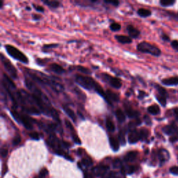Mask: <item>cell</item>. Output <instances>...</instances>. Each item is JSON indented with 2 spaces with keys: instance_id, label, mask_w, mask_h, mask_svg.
Masks as SVG:
<instances>
[{
  "instance_id": "obj_1",
  "label": "cell",
  "mask_w": 178,
  "mask_h": 178,
  "mask_svg": "<svg viewBox=\"0 0 178 178\" xmlns=\"http://www.w3.org/2000/svg\"><path fill=\"white\" fill-rule=\"evenodd\" d=\"M75 81L80 86L89 91L92 89L95 90L96 85L97 84V83L91 77L81 75H77L75 76Z\"/></svg>"
},
{
  "instance_id": "obj_2",
  "label": "cell",
  "mask_w": 178,
  "mask_h": 178,
  "mask_svg": "<svg viewBox=\"0 0 178 178\" xmlns=\"http://www.w3.org/2000/svg\"><path fill=\"white\" fill-rule=\"evenodd\" d=\"M137 49L140 52H143V53L150 54L154 56H160L161 53H162L161 50L157 46L148 43V42H141V43L138 44Z\"/></svg>"
},
{
  "instance_id": "obj_3",
  "label": "cell",
  "mask_w": 178,
  "mask_h": 178,
  "mask_svg": "<svg viewBox=\"0 0 178 178\" xmlns=\"http://www.w3.org/2000/svg\"><path fill=\"white\" fill-rule=\"evenodd\" d=\"M5 49L7 53L15 59L23 63V64H28V58L23 54L20 50L17 49L16 47L10 45H5Z\"/></svg>"
},
{
  "instance_id": "obj_4",
  "label": "cell",
  "mask_w": 178,
  "mask_h": 178,
  "mask_svg": "<svg viewBox=\"0 0 178 178\" xmlns=\"http://www.w3.org/2000/svg\"><path fill=\"white\" fill-rule=\"evenodd\" d=\"M1 61L2 64L4 65V68L6 70V72L8 73L10 78L12 79H17L18 78V72H17L16 68L13 65L8 58H6L3 54L1 55Z\"/></svg>"
},
{
  "instance_id": "obj_5",
  "label": "cell",
  "mask_w": 178,
  "mask_h": 178,
  "mask_svg": "<svg viewBox=\"0 0 178 178\" xmlns=\"http://www.w3.org/2000/svg\"><path fill=\"white\" fill-rule=\"evenodd\" d=\"M163 131L167 135L170 136V141L172 143L178 141V127L174 123L166 125L163 128Z\"/></svg>"
},
{
  "instance_id": "obj_6",
  "label": "cell",
  "mask_w": 178,
  "mask_h": 178,
  "mask_svg": "<svg viewBox=\"0 0 178 178\" xmlns=\"http://www.w3.org/2000/svg\"><path fill=\"white\" fill-rule=\"evenodd\" d=\"M103 76L104 80L109 83L110 86H112L114 89H118L122 86V81L120 79L117 78V77H114L110 76L109 75L107 74H102Z\"/></svg>"
},
{
  "instance_id": "obj_7",
  "label": "cell",
  "mask_w": 178,
  "mask_h": 178,
  "mask_svg": "<svg viewBox=\"0 0 178 178\" xmlns=\"http://www.w3.org/2000/svg\"><path fill=\"white\" fill-rule=\"evenodd\" d=\"M141 139V136L139 131L137 129L131 130L128 136V141L130 143H136Z\"/></svg>"
},
{
  "instance_id": "obj_8",
  "label": "cell",
  "mask_w": 178,
  "mask_h": 178,
  "mask_svg": "<svg viewBox=\"0 0 178 178\" xmlns=\"http://www.w3.org/2000/svg\"><path fill=\"white\" fill-rule=\"evenodd\" d=\"M127 31H128V33L130 38H137L140 35L139 30H138L137 28H135L131 24H129L127 27Z\"/></svg>"
},
{
  "instance_id": "obj_9",
  "label": "cell",
  "mask_w": 178,
  "mask_h": 178,
  "mask_svg": "<svg viewBox=\"0 0 178 178\" xmlns=\"http://www.w3.org/2000/svg\"><path fill=\"white\" fill-rule=\"evenodd\" d=\"M108 169L109 167L106 166H99L96 168H94L93 169V172L96 176H102L105 174Z\"/></svg>"
},
{
  "instance_id": "obj_10",
  "label": "cell",
  "mask_w": 178,
  "mask_h": 178,
  "mask_svg": "<svg viewBox=\"0 0 178 178\" xmlns=\"http://www.w3.org/2000/svg\"><path fill=\"white\" fill-rule=\"evenodd\" d=\"M106 97H107L108 99V104H112V101L114 102H118L119 100V96L117 95V94L114 93V92L109 91V90H107L106 92Z\"/></svg>"
},
{
  "instance_id": "obj_11",
  "label": "cell",
  "mask_w": 178,
  "mask_h": 178,
  "mask_svg": "<svg viewBox=\"0 0 178 178\" xmlns=\"http://www.w3.org/2000/svg\"><path fill=\"white\" fill-rule=\"evenodd\" d=\"M20 123H22V124L25 127V128L27 129H31L33 128V125L31 124L29 119L24 115L20 114Z\"/></svg>"
},
{
  "instance_id": "obj_12",
  "label": "cell",
  "mask_w": 178,
  "mask_h": 178,
  "mask_svg": "<svg viewBox=\"0 0 178 178\" xmlns=\"http://www.w3.org/2000/svg\"><path fill=\"white\" fill-rule=\"evenodd\" d=\"M115 38H116L119 43L122 44H129L132 42V40H131L130 37L125 35H116V36H115Z\"/></svg>"
},
{
  "instance_id": "obj_13",
  "label": "cell",
  "mask_w": 178,
  "mask_h": 178,
  "mask_svg": "<svg viewBox=\"0 0 178 178\" xmlns=\"http://www.w3.org/2000/svg\"><path fill=\"white\" fill-rule=\"evenodd\" d=\"M49 69L52 71H53L54 72L59 75L64 74V73L66 72V70H64V68L57 64H52L49 66Z\"/></svg>"
},
{
  "instance_id": "obj_14",
  "label": "cell",
  "mask_w": 178,
  "mask_h": 178,
  "mask_svg": "<svg viewBox=\"0 0 178 178\" xmlns=\"http://www.w3.org/2000/svg\"><path fill=\"white\" fill-rule=\"evenodd\" d=\"M125 113H126L127 116L129 117V118H137L138 116H139V114L138 113L137 111L134 110L131 106H125Z\"/></svg>"
},
{
  "instance_id": "obj_15",
  "label": "cell",
  "mask_w": 178,
  "mask_h": 178,
  "mask_svg": "<svg viewBox=\"0 0 178 178\" xmlns=\"http://www.w3.org/2000/svg\"><path fill=\"white\" fill-rule=\"evenodd\" d=\"M162 83L166 86H176L178 85V77H171V78L164 79L162 80Z\"/></svg>"
},
{
  "instance_id": "obj_16",
  "label": "cell",
  "mask_w": 178,
  "mask_h": 178,
  "mask_svg": "<svg viewBox=\"0 0 178 178\" xmlns=\"http://www.w3.org/2000/svg\"><path fill=\"white\" fill-rule=\"evenodd\" d=\"M110 146L114 151H118L119 149V141L118 140L114 137H109Z\"/></svg>"
},
{
  "instance_id": "obj_17",
  "label": "cell",
  "mask_w": 178,
  "mask_h": 178,
  "mask_svg": "<svg viewBox=\"0 0 178 178\" xmlns=\"http://www.w3.org/2000/svg\"><path fill=\"white\" fill-rule=\"evenodd\" d=\"M3 77H4V81L3 82L5 83V84L7 86L8 88H10V89H16V85H15V83H13V81L11 80V79L9 78L7 75H6L5 73H4L3 74Z\"/></svg>"
},
{
  "instance_id": "obj_18",
  "label": "cell",
  "mask_w": 178,
  "mask_h": 178,
  "mask_svg": "<svg viewBox=\"0 0 178 178\" xmlns=\"http://www.w3.org/2000/svg\"><path fill=\"white\" fill-rule=\"evenodd\" d=\"M63 109H64V112L66 114L68 115V116L70 117V118L72 119V120L74 121V122H76V115L74 113V112L68 107V106H63Z\"/></svg>"
},
{
  "instance_id": "obj_19",
  "label": "cell",
  "mask_w": 178,
  "mask_h": 178,
  "mask_svg": "<svg viewBox=\"0 0 178 178\" xmlns=\"http://www.w3.org/2000/svg\"><path fill=\"white\" fill-rule=\"evenodd\" d=\"M137 154H138L137 152L136 151L129 152L125 157V161H126V162H133V161L135 160V159L137 158Z\"/></svg>"
},
{
  "instance_id": "obj_20",
  "label": "cell",
  "mask_w": 178,
  "mask_h": 178,
  "mask_svg": "<svg viewBox=\"0 0 178 178\" xmlns=\"http://www.w3.org/2000/svg\"><path fill=\"white\" fill-rule=\"evenodd\" d=\"M148 112H149L150 114L156 116V115H158L160 113V109L159 107V106L157 105V104H154V105L150 106L148 108Z\"/></svg>"
},
{
  "instance_id": "obj_21",
  "label": "cell",
  "mask_w": 178,
  "mask_h": 178,
  "mask_svg": "<svg viewBox=\"0 0 178 178\" xmlns=\"http://www.w3.org/2000/svg\"><path fill=\"white\" fill-rule=\"evenodd\" d=\"M116 116L117 120L120 123H123L125 120V114L120 109H118L116 111Z\"/></svg>"
},
{
  "instance_id": "obj_22",
  "label": "cell",
  "mask_w": 178,
  "mask_h": 178,
  "mask_svg": "<svg viewBox=\"0 0 178 178\" xmlns=\"http://www.w3.org/2000/svg\"><path fill=\"white\" fill-rule=\"evenodd\" d=\"M43 3L51 8H58L60 6V2L58 1H53V0H45L43 1Z\"/></svg>"
},
{
  "instance_id": "obj_23",
  "label": "cell",
  "mask_w": 178,
  "mask_h": 178,
  "mask_svg": "<svg viewBox=\"0 0 178 178\" xmlns=\"http://www.w3.org/2000/svg\"><path fill=\"white\" fill-rule=\"evenodd\" d=\"M137 13L142 18H146V17L150 16L151 15V11L150 10L146 9V8H139L138 10Z\"/></svg>"
},
{
  "instance_id": "obj_24",
  "label": "cell",
  "mask_w": 178,
  "mask_h": 178,
  "mask_svg": "<svg viewBox=\"0 0 178 178\" xmlns=\"http://www.w3.org/2000/svg\"><path fill=\"white\" fill-rule=\"evenodd\" d=\"M106 127L109 131H114L116 129L115 125L113 123V121L109 118H107L106 120Z\"/></svg>"
},
{
  "instance_id": "obj_25",
  "label": "cell",
  "mask_w": 178,
  "mask_h": 178,
  "mask_svg": "<svg viewBox=\"0 0 178 178\" xmlns=\"http://www.w3.org/2000/svg\"><path fill=\"white\" fill-rule=\"evenodd\" d=\"M155 88H156L157 91V92H158L159 95L164 96V97H168V93H167V91L164 89V88L162 87L160 85H155Z\"/></svg>"
},
{
  "instance_id": "obj_26",
  "label": "cell",
  "mask_w": 178,
  "mask_h": 178,
  "mask_svg": "<svg viewBox=\"0 0 178 178\" xmlns=\"http://www.w3.org/2000/svg\"><path fill=\"white\" fill-rule=\"evenodd\" d=\"M156 98L157 100V101L160 102L161 105H162L163 106H165L166 105V97H164V96H162L160 95H156Z\"/></svg>"
},
{
  "instance_id": "obj_27",
  "label": "cell",
  "mask_w": 178,
  "mask_h": 178,
  "mask_svg": "<svg viewBox=\"0 0 178 178\" xmlns=\"http://www.w3.org/2000/svg\"><path fill=\"white\" fill-rule=\"evenodd\" d=\"M75 68L79 72H82V73H84V74H86V75H89L91 74V71H90L89 69H88L86 68H85V67L83 66H77L76 67H75Z\"/></svg>"
},
{
  "instance_id": "obj_28",
  "label": "cell",
  "mask_w": 178,
  "mask_h": 178,
  "mask_svg": "<svg viewBox=\"0 0 178 178\" xmlns=\"http://www.w3.org/2000/svg\"><path fill=\"white\" fill-rule=\"evenodd\" d=\"M160 3L162 6H171L175 3V0H161Z\"/></svg>"
},
{
  "instance_id": "obj_29",
  "label": "cell",
  "mask_w": 178,
  "mask_h": 178,
  "mask_svg": "<svg viewBox=\"0 0 178 178\" xmlns=\"http://www.w3.org/2000/svg\"><path fill=\"white\" fill-rule=\"evenodd\" d=\"M139 133H140V136H141V140L147 139V137H148V134H149V131H148V129H146L145 128L141 129V130L139 131Z\"/></svg>"
},
{
  "instance_id": "obj_30",
  "label": "cell",
  "mask_w": 178,
  "mask_h": 178,
  "mask_svg": "<svg viewBox=\"0 0 178 178\" xmlns=\"http://www.w3.org/2000/svg\"><path fill=\"white\" fill-rule=\"evenodd\" d=\"M121 28V25L119 23L114 22L110 25V29L113 31H119Z\"/></svg>"
},
{
  "instance_id": "obj_31",
  "label": "cell",
  "mask_w": 178,
  "mask_h": 178,
  "mask_svg": "<svg viewBox=\"0 0 178 178\" xmlns=\"http://www.w3.org/2000/svg\"><path fill=\"white\" fill-rule=\"evenodd\" d=\"M118 139L120 143L122 145H125L126 141H125V132L123 131H120L118 135Z\"/></svg>"
},
{
  "instance_id": "obj_32",
  "label": "cell",
  "mask_w": 178,
  "mask_h": 178,
  "mask_svg": "<svg viewBox=\"0 0 178 178\" xmlns=\"http://www.w3.org/2000/svg\"><path fill=\"white\" fill-rule=\"evenodd\" d=\"M113 166L115 168H119L122 167V162L121 161L119 160V159H116L114 161V163H113Z\"/></svg>"
},
{
  "instance_id": "obj_33",
  "label": "cell",
  "mask_w": 178,
  "mask_h": 178,
  "mask_svg": "<svg viewBox=\"0 0 178 178\" xmlns=\"http://www.w3.org/2000/svg\"><path fill=\"white\" fill-rule=\"evenodd\" d=\"M81 162H82L83 166H90L93 164V162L91 159H83Z\"/></svg>"
},
{
  "instance_id": "obj_34",
  "label": "cell",
  "mask_w": 178,
  "mask_h": 178,
  "mask_svg": "<svg viewBox=\"0 0 178 178\" xmlns=\"http://www.w3.org/2000/svg\"><path fill=\"white\" fill-rule=\"evenodd\" d=\"M21 142V137L20 135H16L15 138L13 140V146H18L19 143Z\"/></svg>"
},
{
  "instance_id": "obj_35",
  "label": "cell",
  "mask_w": 178,
  "mask_h": 178,
  "mask_svg": "<svg viewBox=\"0 0 178 178\" xmlns=\"http://www.w3.org/2000/svg\"><path fill=\"white\" fill-rule=\"evenodd\" d=\"M29 136L32 139H34V140H39L40 139V136L38 134V133L36 132V131H33V132L29 133Z\"/></svg>"
},
{
  "instance_id": "obj_36",
  "label": "cell",
  "mask_w": 178,
  "mask_h": 178,
  "mask_svg": "<svg viewBox=\"0 0 178 178\" xmlns=\"http://www.w3.org/2000/svg\"><path fill=\"white\" fill-rule=\"evenodd\" d=\"M58 46V44H49V45H43V49H51V48H54L56 47H57Z\"/></svg>"
},
{
  "instance_id": "obj_37",
  "label": "cell",
  "mask_w": 178,
  "mask_h": 178,
  "mask_svg": "<svg viewBox=\"0 0 178 178\" xmlns=\"http://www.w3.org/2000/svg\"><path fill=\"white\" fill-rule=\"evenodd\" d=\"M65 124H66L67 128H68L71 131H75L74 129V127H73L72 123H71L70 121L67 120H65Z\"/></svg>"
},
{
  "instance_id": "obj_38",
  "label": "cell",
  "mask_w": 178,
  "mask_h": 178,
  "mask_svg": "<svg viewBox=\"0 0 178 178\" xmlns=\"http://www.w3.org/2000/svg\"><path fill=\"white\" fill-rule=\"evenodd\" d=\"M170 172L173 175H178V166H173L170 168Z\"/></svg>"
},
{
  "instance_id": "obj_39",
  "label": "cell",
  "mask_w": 178,
  "mask_h": 178,
  "mask_svg": "<svg viewBox=\"0 0 178 178\" xmlns=\"http://www.w3.org/2000/svg\"><path fill=\"white\" fill-rule=\"evenodd\" d=\"M72 139H73V141H74V142L75 143L81 144L80 139H79V138L77 137L76 134H72Z\"/></svg>"
},
{
  "instance_id": "obj_40",
  "label": "cell",
  "mask_w": 178,
  "mask_h": 178,
  "mask_svg": "<svg viewBox=\"0 0 178 178\" xmlns=\"http://www.w3.org/2000/svg\"><path fill=\"white\" fill-rule=\"evenodd\" d=\"M104 2L106 4H114V6H117L119 4V1H117V0H115V1H108V0H105Z\"/></svg>"
},
{
  "instance_id": "obj_41",
  "label": "cell",
  "mask_w": 178,
  "mask_h": 178,
  "mask_svg": "<svg viewBox=\"0 0 178 178\" xmlns=\"http://www.w3.org/2000/svg\"><path fill=\"white\" fill-rule=\"evenodd\" d=\"M1 154L2 157H6L8 154V150L6 148H2L1 151Z\"/></svg>"
},
{
  "instance_id": "obj_42",
  "label": "cell",
  "mask_w": 178,
  "mask_h": 178,
  "mask_svg": "<svg viewBox=\"0 0 178 178\" xmlns=\"http://www.w3.org/2000/svg\"><path fill=\"white\" fill-rule=\"evenodd\" d=\"M33 6L34 7V8L37 11H40V12H43L44 11V8L42 7L41 6H36L35 4H33Z\"/></svg>"
},
{
  "instance_id": "obj_43",
  "label": "cell",
  "mask_w": 178,
  "mask_h": 178,
  "mask_svg": "<svg viewBox=\"0 0 178 178\" xmlns=\"http://www.w3.org/2000/svg\"><path fill=\"white\" fill-rule=\"evenodd\" d=\"M48 173L47 169L45 168H43L42 169L41 171V172H40V176L41 177H45V175H47V174Z\"/></svg>"
},
{
  "instance_id": "obj_44",
  "label": "cell",
  "mask_w": 178,
  "mask_h": 178,
  "mask_svg": "<svg viewBox=\"0 0 178 178\" xmlns=\"http://www.w3.org/2000/svg\"><path fill=\"white\" fill-rule=\"evenodd\" d=\"M144 120H145V123L146 124L148 125H150L152 124L151 123V120H150V117L148 116H144Z\"/></svg>"
},
{
  "instance_id": "obj_45",
  "label": "cell",
  "mask_w": 178,
  "mask_h": 178,
  "mask_svg": "<svg viewBox=\"0 0 178 178\" xmlns=\"http://www.w3.org/2000/svg\"><path fill=\"white\" fill-rule=\"evenodd\" d=\"M134 166H129L127 168V173L128 174H131L134 173Z\"/></svg>"
},
{
  "instance_id": "obj_46",
  "label": "cell",
  "mask_w": 178,
  "mask_h": 178,
  "mask_svg": "<svg viewBox=\"0 0 178 178\" xmlns=\"http://www.w3.org/2000/svg\"><path fill=\"white\" fill-rule=\"evenodd\" d=\"M171 45H172L173 47H174L175 49H177L178 48V41H173L171 43Z\"/></svg>"
},
{
  "instance_id": "obj_47",
  "label": "cell",
  "mask_w": 178,
  "mask_h": 178,
  "mask_svg": "<svg viewBox=\"0 0 178 178\" xmlns=\"http://www.w3.org/2000/svg\"><path fill=\"white\" fill-rule=\"evenodd\" d=\"M173 113H174V115L175 116V118L178 121V108H175L173 109Z\"/></svg>"
},
{
  "instance_id": "obj_48",
  "label": "cell",
  "mask_w": 178,
  "mask_h": 178,
  "mask_svg": "<svg viewBox=\"0 0 178 178\" xmlns=\"http://www.w3.org/2000/svg\"><path fill=\"white\" fill-rule=\"evenodd\" d=\"M146 95V93H145V92L143 91H139V97L140 98V99H142V98H143Z\"/></svg>"
},
{
  "instance_id": "obj_49",
  "label": "cell",
  "mask_w": 178,
  "mask_h": 178,
  "mask_svg": "<svg viewBox=\"0 0 178 178\" xmlns=\"http://www.w3.org/2000/svg\"><path fill=\"white\" fill-rule=\"evenodd\" d=\"M33 20H38L41 19V16H38V15H36V14H33Z\"/></svg>"
},
{
  "instance_id": "obj_50",
  "label": "cell",
  "mask_w": 178,
  "mask_h": 178,
  "mask_svg": "<svg viewBox=\"0 0 178 178\" xmlns=\"http://www.w3.org/2000/svg\"><path fill=\"white\" fill-rule=\"evenodd\" d=\"M162 38H163V40H164V41H169V37L168 36V35H166V34H164L162 35Z\"/></svg>"
},
{
  "instance_id": "obj_51",
  "label": "cell",
  "mask_w": 178,
  "mask_h": 178,
  "mask_svg": "<svg viewBox=\"0 0 178 178\" xmlns=\"http://www.w3.org/2000/svg\"><path fill=\"white\" fill-rule=\"evenodd\" d=\"M84 178H93L92 175H91L90 174H88V173H85V175H84Z\"/></svg>"
},
{
  "instance_id": "obj_52",
  "label": "cell",
  "mask_w": 178,
  "mask_h": 178,
  "mask_svg": "<svg viewBox=\"0 0 178 178\" xmlns=\"http://www.w3.org/2000/svg\"><path fill=\"white\" fill-rule=\"evenodd\" d=\"M2 6H3V1H1V8L2 7Z\"/></svg>"
},
{
  "instance_id": "obj_53",
  "label": "cell",
  "mask_w": 178,
  "mask_h": 178,
  "mask_svg": "<svg viewBox=\"0 0 178 178\" xmlns=\"http://www.w3.org/2000/svg\"><path fill=\"white\" fill-rule=\"evenodd\" d=\"M176 18H178V13L177 14V17H176Z\"/></svg>"
},
{
  "instance_id": "obj_54",
  "label": "cell",
  "mask_w": 178,
  "mask_h": 178,
  "mask_svg": "<svg viewBox=\"0 0 178 178\" xmlns=\"http://www.w3.org/2000/svg\"><path fill=\"white\" fill-rule=\"evenodd\" d=\"M114 178H119V177H114Z\"/></svg>"
}]
</instances>
